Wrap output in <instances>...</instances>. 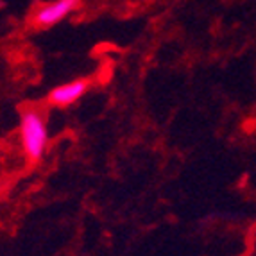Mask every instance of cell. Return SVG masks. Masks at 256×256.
Wrapping results in <instances>:
<instances>
[{
	"label": "cell",
	"instance_id": "6da1fadb",
	"mask_svg": "<svg viewBox=\"0 0 256 256\" xmlns=\"http://www.w3.org/2000/svg\"><path fill=\"white\" fill-rule=\"evenodd\" d=\"M20 146L24 156L30 163H36L43 158L48 146V129L43 115L36 110H26L20 115Z\"/></svg>",
	"mask_w": 256,
	"mask_h": 256
},
{
	"label": "cell",
	"instance_id": "7a4b0ae2",
	"mask_svg": "<svg viewBox=\"0 0 256 256\" xmlns=\"http://www.w3.org/2000/svg\"><path fill=\"white\" fill-rule=\"evenodd\" d=\"M79 4H81V0H54V2H47V4H42L36 8L30 22H32V26L36 29H48V27L63 22L68 14H72Z\"/></svg>",
	"mask_w": 256,
	"mask_h": 256
},
{
	"label": "cell",
	"instance_id": "3957f363",
	"mask_svg": "<svg viewBox=\"0 0 256 256\" xmlns=\"http://www.w3.org/2000/svg\"><path fill=\"white\" fill-rule=\"evenodd\" d=\"M90 88V81L88 79H74L70 82H64L52 88L48 94V102L56 108H68L74 102H77L82 95Z\"/></svg>",
	"mask_w": 256,
	"mask_h": 256
}]
</instances>
